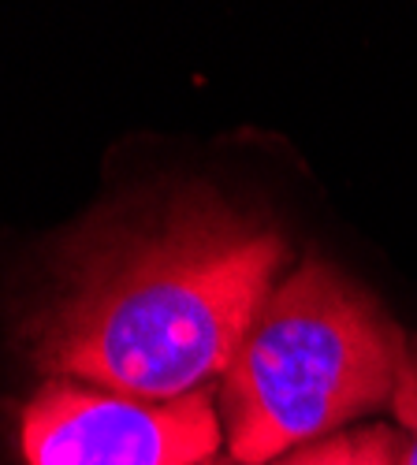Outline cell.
<instances>
[{"instance_id": "3957f363", "label": "cell", "mask_w": 417, "mask_h": 465, "mask_svg": "<svg viewBox=\"0 0 417 465\" xmlns=\"http://www.w3.org/2000/svg\"><path fill=\"white\" fill-rule=\"evenodd\" d=\"M220 429L209 391L149 402L56 376L23 406L19 440L26 465H202Z\"/></svg>"}, {"instance_id": "6da1fadb", "label": "cell", "mask_w": 417, "mask_h": 465, "mask_svg": "<svg viewBox=\"0 0 417 465\" xmlns=\"http://www.w3.org/2000/svg\"><path fill=\"white\" fill-rule=\"evenodd\" d=\"M283 264V242L209 190H186L83 257L34 324L64 380L172 402L223 380Z\"/></svg>"}, {"instance_id": "277c9868", "label": "cell", "mask_w": 417, "mask_h": 465, "mask_svg": "<svg viewBox=\"0 0 417 465\" xmlns=\"http://www.w3.org/2000/svg\"><path fill=\"white\" fill-rule=\"evenodd\" d=\"M406 436L399 429H358V432H335L313 440L283 454L273 465H402Z\"/></svg>"}, {"instance_id": "5b68a950", "label": "cell", "mask_w": 417, "mask_h": 465, "mask_svg": "<svg viewBox=\"0 0 417 465\" xmlns=\"http://www.w3.org/2000/svg\"><path fill=\"white\" fill-rule=\"evenodd\" d=\"M392 406H395L402 429H406V458H402V465H417V342L406 351Z\"/></svg>"}, {"instance_id": "7a4b0ae2", "label": "cell", "mask_w": 417, "mask_h": 465, "mask_svg": "<svg viewBox=\"0 0 417 465\" xmlns=\"http://www.w3.org/2000/svg\"><path fill=\"white\" fill-rule=\"evenodd\" d=\"M410 342L358 283L310 257L250 324L220 380L227 447L246 465L283 458L395 399Z\"/></svg>"}]
</instances>
